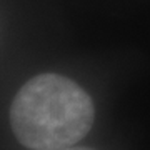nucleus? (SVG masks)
I'll return each mask as SVG.
<instances>
[{
	"label": "nucleus",
	"instance_id": "f257e3e1",
	"mask_svg": "<svg viewBox=\"0 0 150 150\" xmlns=\"http://www.w3.org/2000/svg\"><path fill=\"white\" fill-rule=\"evenodd\" d=\"M93 120L90 95L57 74H40L25 82L10 107L17 140L33 150L72 147L90 132Z\"/></svg>",
	"mask_w": 150,
	"mask_h": 150
},
{
	"label": "nucleus",
	"instance_id": "f03ea898",
	"mask_svg": "<svg viewBox=\"0 0 150 150\" xmlns=\"http://www.w3.org/2000/svg\"><path fill=\"white\" fill-rule=\"evenodd\" d=\"M55 150H92L87 147H64V149H55Z\"/></svg>",
	"mask_w": 150,
	"mask_h": 150
}]
</instances>
